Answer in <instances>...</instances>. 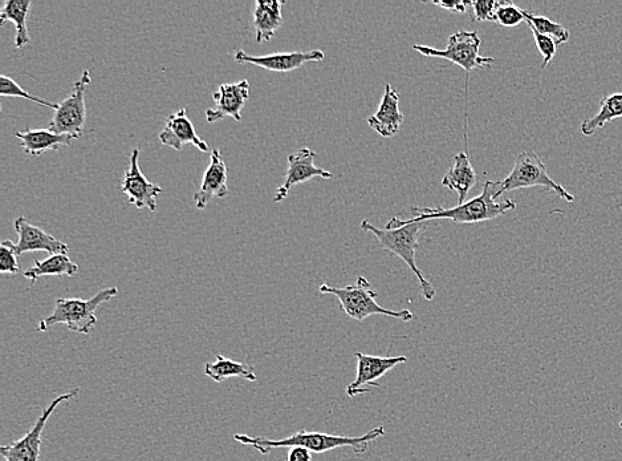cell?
Segmentation results:
<instances>
[{
    "mask_svg": "<svg viewBox=\"0 0 622 461\" xmlns=\"http://www.w3.org/2000/svg\"><path fill=\"white\" fill-rule=\"evenodd\" d=\"M385 436V428L378 426L367 432L363 436H341L324 434V432H308L300 430L296 434L287 436L279 440L260 438V436H249L245 434H235L234 440L243 446L254 447L262 455H268L275 448L304 447L312 454H325V452L337 450V448L351 447L357 456L367 454L369 444L374 440Z\"/></svg>",
    "mask_w": 622,
    "mask_h": 461,
    "instance_id": "1",
    "label": "cell"
},
{
    "mask_svg": "<svg viewBox=\"0 0 622 461\" xmlns=\"http://www.w3.org/2000/svg\"><path fill=\"white\" fill-rule=\"evenodd\" d=\"M499 181H486L483 184L482 193L471 198L465 204L451 209L439 208H413V217L408 220L394 217V224H413L432 220H450L455 224H479V222L495 220L510 210L516 209V202L507 198L502 202L494 200V194L498 192Z\"/></svg>",
    "mask_w": 622,
    "mask_h": 461,
    "instance_id": "2",
    "label": "cell"
},
{
    "mask_svg": "<svg viewBox=\"0 0 622 461\" xmlns=\"http://www.w3.org/2000/svg\"><path fill=\"white\" fill-rule=\"evenodd\" d=\"M430 221L413 222V224H394V222H388L385 229L376 228L368 220L361 222V229L365 232L372 233L374 237L380 242L381 248L394 256L400 257L409 269L412 270L414 276L417 277L418 282L421 285L422 297L426 301H433L437 295L436 287L432 285V282L428 281V278L424 277L421 270L417 266V249L420 246V238L422 233L428 228Z\"/></svg>",
    "mask_w": 622,
    "mask_h": 461,
    "instance_id": "3",
    "label": "cell"
},
{
    "mask_svg": "<svg viewBox=\"0 0 622 461\" xmlns=\"http://www.w3.org/2000/svg\"><path fill=\"white\" fill-rule=\"evenodd\" d=\"M117 294H119V287H109V289L100 290L89 299H56L54 313L39 322L38 331L44 333L52 326L65 325L68 330L87 335L97 325V309L104 303L112 301Z\"/></svg>",
    "mask_w": 622,
    "mask_h": 461,
    "instance_id": "4",
    "label": "cell"
},
{
    "mask_svg": "<svg viewBox=\"0 0 622 461\" xmlns=\"http://www.w3.org/2000/svg\"><path fill=\"white\" fill-rule=\"evenodd\" d=\"M319 291L321 294L335 295L339 299L341 310L355 321L363 322L372 315H385V317L401 319L404 322L414 319V314L408 309L396 311L378 305L377 293L365 277L357 278L356 285L353 286L335 287L323 283Z\"/></svg>",
    "mask_w": 622,
    "mask_h": 461,
    "instance_id": "5",
    "label": "cell"
},
{
    "mask_svg": "<svg viewBox=\"0 0 622 461\" xmlns=\"http://www.w3.org/2000/svg\"><path fill=\"white\" fill-rule=\"evenodd\" d=\"M534 186H542V188L550 190L556 196L563 198L564 201H575V196H572L567 189L556 183L554 179H551L546 165L530 149L519 153L510 175L503 181H499L498 192L494 194V200L498 201V198L503 193L514 192V190L518 189L534 188Z\"/></svg>",
    "mask_w": 622,
    "mask_h": 461,
    "instance_id": "6",
    "label": "cell"
},
{
    "mask_svg": "<svg viewBox=\"0 0 622 461\" xmlns=\"http://www.w3.org/2000/svg\"><path fill=\"white\" fill-rule=\"evenodd\" d=\"M482 40L477 31H458L447 39L445 50L416 44L413 50L428 58L449 60L470 74L477 68H491L495 60L481 55Z\"/></svg>",
    "mask_w": 622,
    "mask_h": 461,
    "instance_id": "7",
    "label": "cell"
},
{
    "mask_svg": "<svg viewBox=\"0 0 622 461\" xmlns=\"http://www.w3.org/2000/svg\"><path fill=\"white\" fill-rule=\"evenodd\" d=\"M92 79L88 70L83 72L81 78L73 84L71 95L59 104L50 123V131L58 135L71 136L73 140L83 136L85 121H87V108H85V93L91 86Z\"/></svg>",
    "mask_w": 622,
    "mask_h": 461,
    "instance_id": "8",
    "label": "cell"
},
{
    "mask_svg": "<svg viewBox=\"0 0 622 461\" xmlns=\"http://www.w3.org/2000/svg\"><path fill=\"white\" fill-rule=\"evenodd\" d=\"M79 388L65 394L59 395L52 400L50 406L44 408L42 415L36 420L34 427L16 442L0 447V454L6 461H39L42 454L43 431L46 428L48 419L54 415L56 408L65 402H69L79 395Z\"/></svg>",
    "mask_w": 622,
    "mask_h": 461,
    "instance_id": "9",
    "label": "cell"
},
{
    "mask_svg": "<svg viewBox=\"0 0 622 461\" xmlns=\"http://www.w3.org/2000/svg\"><path fill=\"white\" fill-rule=\"evenodd\" d=\"M357 359L356 379L347 387L349 398L368 394L372 388L367 386L380 387L378 379L388 374L389 371L396 369L397 366L408 362L406 357H376L364 353H355Z\"/></svg>",
    "mask_w": 622,
    "mask_h": 461,
    "instance_id": "10",
    "label": "cell"
},
{
    "mask_svg": "<svg viewBox=\"0 0 622 461\" xmlns=\"http://www.w3.org/2000/svg\"><path fill=\"white\" fill-rule=\"evenodd\" d=\"M138 159H140V149H133L129 168L126 169L123 183H121V192L128 196L129 204H133L137 209L148 208L150 212H156L157 200L162 193V188L142 175Z\"/></svg>",
    "mask_w": 622,
    "mask_h": 461,
    "instance_id": "11",
    "label": "cell"
},
{
    "mask_svg": "<svg viewBox=\"0 0 622 461\" xmlns=\"http://www.w3.org/2000/svg\"><path fill=\"white\" fill-rule=\"evenodd\" d=\"M324 52L312 50L307 52H275L266 56H252L245 51L235 52V62L239 64H254L256 67L270 72L287 74L302 68L304 64L316 63L324 60Z\"/></svg>",
    "mask_w": 622,
    "mask_h": 461,
    "instance_id": "12",
    "label": "cell"
},
{
    "mask_svg": "<svg viewBox=\"0 0 622 461\" xmlns=\"http://www.w3.org/2000/svg\"><path fill=\"white\" fill-rule=\"evenodd\" d=\"M315 159L316 153L310 148H302L294 155L288 156L286 179H284L283 185H280L276 190L274 202L286 200L288 193L294 186L307 183L315 177H320L323 180L333 179L331 172L316 167Z\"/></svg>",
    "mask_w": 622,
    "mask_h": 461,
    "instance_id": "13",
    "label": "cell"
},
{
    "mask_svg": "<svg viewBox=\"0 0 622 461\" xmlns=\"http://www.w3.org/2000/svg\"><path fill=\"white\" fill-rule=\"evenodd\" d=\"M15 230L18 233V244L10 241L11 248L14 249L16 256H22L28 252H47L50 256L54 254H68L69 248L64 242L56 240L54 236L44 232L38 226L32 225L26 217H19L15 220Z\"/></svg>",
    "mask_w": 622,
    "mask_h": 461,
    "instance_id": "14",
    "label": "cell"
},
{
    "mask_svg": "<svg viewBox=\"0 0 622 461\" xmlns=\"http://www.w3.org/2000/svg\"><path fill=\"white\" fill-rule=\"evenodd\" d=\"M250 97V83L242 80L239 83L222 84L214 93L215 108L207 109L206 120L209 123L223 120L225 117H233L234 120H242V109L245 108Z\"/></svg>",
    "mask_w": 622,
    "mask_h": 461,
    "instance_id": "15",
    "label": "cell"
},
{
    "mask_svg": "<svg viewBox=\"0 0 622 461\" xmlns=\"http://www.w3.org/2000/svg\"><path fill=\"white\" fill-rule=\"evenodd\" d=\"M161 144L181 151L184 145L191 144L201 152H209V145L205 143L195 132L194 124L191 123L185 108L178 109L166 120L165 127L158 135Z\"/></svg>",
    "mask_w": 622,
    "mask_h": 461,
    "instance_id": "16",
    "label": "cell"
},
{
    "mask_svg": "<svg viewBox=\"0 0 622 461\" xmlns=\"http://www.w3.org/2000/svg\"><path fill=\"white\" fill-rule=\"evenodd\" d=\"M367 121L369 127L385 139H390L400 132L404 123V113L400 111V93L394 90L392 84H386L377 112L369 116Z\"/></svg>",
    "mask_w": 622,
    "mask_h": 461,
    "instance_id": "17",
    "label": "cell"
},
{
    "mask_svg": "<svg viewBox=\"0 0 622 461\" xmlns=\"http://www.w3.org/2000/svg\"><path fill=\"white\" fill-rule=\"evenodd\" d=\"M229 196L227 188V167L219 149L211 153L210 164L203 175L201 188L194 194L195 206L198 210L206 209L213 198Z\"/></svg>",
    "mask_w": 622,
    "mask_h": 461,
    "instance_id": "18",
    "label": "cell"
},
{
    "mask_svg": "<svg viewBox=\"0 0 622 461\" xmlns=\"http://www.w3.org/2000/svg\"><path fill=\"white\" fill-rule=\"evenodd\" d=\"M15 136L20 140L23 151L31 156L32 159L44 155L46 152L59 151L60 148L68 147L73 140L68 135H58L50 129H31L15 132Z\"/></svg>",
    "mask_w": 622,
    "mask_h": 461,
    "instance_id": "19",
    "label": "cell"
},
{
    "mask_svg": "<svg viewBox=\"0 0 622 461\" xmlns=\"http://www.w3.org/2000/svg\"><path fill=\"white\" fill-rule=\"evenodd\" d=\"M478 176L473 165L470 163L466 152L458 153L454 157V163L442 179V185L450 192L458 194V205L465 204L467 194L477 184Z\"/></svg>",
    "mask_w": 622,
    "mask_h": 461,
    "instance_id": "20",
    "label": "cell"
},
{
    "mask_svg": "<svg viewBox=\"0 0 622 461\" xmlns=\"http://www.w3.org/2000/svg\"><path fill=\"white\" fill-rule=\"evenodd\" d=\"M284 2L271 0V2H263L258 0L254 8V28L256 43H268L274 38L276 31L283 24Z\"/></svg>",
    "mask_w": 622,
    "mask_h": 461,
    "instance_id": "21",
    "label": "cell"
},
{
    "mask_svg": "<svg viewBox=\"0 0 622 461\" xmlns=\"http://www.w3.org/2000/svg\"><path fill=\"white\" fill-rule=\"evenodd\" d=\"M31 6V0H7V2L4 3L2 11H0V23H14L16 30L15 47L18 48V50L26 47L32 40L27 27V19L28 15H30Z\"/></svg>",
    "mask_w": 622,
    "mask_h": 461,
    "instance_id": "22",
    "label": "cell"
},
{
    "mask_svg": "<svg viewBox=\"0 0 622 461\" xmlns=\"http://www.w3.org/2000/svg\"><path fill=\"white\" fill-rule=\"evenodd\" d=\"M34 265L24 273V278L30 279L32 285L42 277H75L79 273V265L68 254H54L47 260H36Z\"/></svg>",
    "mask_w": 622,
    "mask_h": 461,
    "instance_id": "23",
    "label": "cell"
},
{
    "mask_svg": "<svg viewBox=\"0 0 622 461\" xmlns=\"http://www.w3.org/2000/svg\"><path fill=\"white\" fill-rule=\"evenodd\" d=\"M205 374L215 383H222L223 380L230 378H242L251 383L258 380L254 367L249 363L234 361L223 355H217L215 362L206 363Z\"/></svg>",
    "mask_w": 622,
    "mask_h": 461,
    "instance_id": "24",
    "label": "cell"
},
{
    "mask_svg": "<svg viewBox=\"0 0 622 461\" xmlns=\"http://www.w3.org/2000/svg\"><path fill=\"white\" fill-rule=\"evenodd\" d=\"M622 117V92L604 96L600 101V111L593 117H588L580 125L581 135L592 137L599 129L611 123L612 120Z\"/></svg>",
    "mask_w": 622,
    "mask_h": 461,
    "instance_id": "25",
    "label": "cell"
},
{
    "mask_svg": "<svg viewBox=\"0 0 622 461\" xmlns=\"http://www.w3.org/2000/svg\"><path fill=\"white\" fill-rule=\"evenodd\" d=\"M526 16V23L532 30L540 32V34L550 36L556 43H567L571 34L567 28L561 26V24L554 22V20L546 18V16H538L531 14V12L524 11Z\"/></svg>",
    "mask_w": 622,
    "mask_h": 461,
    "instance_id": "26",
    "label": "cell"
},
{
    "mask_svg": "<svg viewBox=\"0 0 622 461\" xmlns=\"http://www.w3.org/2000/svg\"><path fill=\"white\" fill-rule=\"evenodd\" d=\"M0 95L6 97H23V99L34 101V103L42 105V107L54 109V111L59 108V104L51 103V101L40 99L38 96L30 95V93L24 91L15 80L8 78L6 75H3L2 79H0Z\"/></svg>",
    "mask_w": 622,
    "mask_h": 461,
    "instance_id": "27",
    "label": "cell"
},
{
    "mask_svg": "<svg viewBox=\"0 0 622 461\" xmlns=\"http://www.w3.org/2000/svg\"><path fill=\"white\" fill-rule=\"evenodd\" d=\"M495 22L502 27L512 28L519 26L523 22H526V16H524V10L515 6L510 2H499L497 15H495Z\"/></svg>",
    "mask_w": 622,
    "mask_h": 461,
    "instance_id": "28",
    "label": "cell"
},
{
    "mask_svg": "<svg viewBox=\"0 0 622 461\" xmlns=\"http://www.w3.org/2000/svg\"><path fill=\"white\" fill-rule=\"evenodd\" d=\"M531 31L532 34H534L536 48H538L539 54L543 56L542 68L544 70V68L550 66L552 60H554L556 51H558V43L550 38V36L540 34V32L532 30V28Z\"/></svg>",
    "mask_w": 622,
    "mask_h": 461,
    "instance_id": "29",
    "label": "cell"
},
{
    "mask_svg": "<svg viewBox=\"0 0 622 461\" xmlns=\"http://www.w3.org/2000/svg\"><path fill=\"white\" fill-rule=\"evenodd\" d=\"M19 272L18 256L11 248L10 241H3L0 245V273L16 276Z\"/></svg>",
    "mask_w": 622,
    "mask_h": 461,
    "instance_id": "30",
    "label": "cell"
},
{
    "mask_svg": "<svg viewBox=\"0 0 622 461\" xmlns=\"http://www.w3.org/2000/svg\"><path fill=\"white\" fill-rule=\"evenodd\" d=\"M498 6L499 2L497 0H478V2L471 4L475 19L478 22H495Z\"/></svg>",
    "mask_w": 622,
    "mask_h": 461,
    "instance_id": "31",
    "label": "cell"
},
{
    "mask_svg": "<svg viewBox=\"0 0 622 461\" xmlns=\"http://www.w3.org/2000/svg\"><path fill=\"white\" fill-rule=\"evenodd\" d=\"M286 461H313L312 452L304 447H292L288 451Z\"/></svg>",
    "mask_w": 622,
    "mask_h": 461,
    "instance_id": "32",
    "label": "cell"
},
{
    "mask_svg": "<svg viewBox=\"0 0 622 461\" xmlns=\"http://www.w3.org/2000/svg\"><path fill=\"white\" fill-rule=\"evenodd\" d=\"M433 4L443 8V10L463 14V12L467 11V8L471 7L473 2H433Z\"/></svg>",
    "mask_w": 622,
    "mask_h": 461,
    "instance_id": "33",
    "label": "cell"
},
{
    "mask_svg": "<svg viewBox=\"0 0 622 461\" xmlns=\"http://www.w3.org/2000/svg\"><path fill=\"white\" fill-rule=\"evenodd\" d=\"M620 428H621V430H622V420H621V422H620Z\"/></svg>",
    "mask_w": 622,
    "mask_h": 461,
    "instance_id": "34",
    "label": "cell"
}]
</instances>
